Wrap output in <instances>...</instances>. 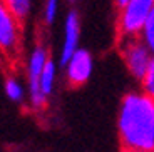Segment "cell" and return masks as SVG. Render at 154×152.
<instances>
[{
  "label": "cell",
  "mask_w": 154,
  "mask_h": 152,
  "mask_svg": "<svg viewBox=\"0 0 154 152\" xmlns=\"http://www.w3.org/2000/svg\"><path fill=\"white\" fill-rule=\"evenodd\" d=\"M67 2H69V4H74V2H75V0H67Z\"/></svg>",
  "instance_id": "cell-15"
},
{
  "label": "cell",
  "mask_w": 154,
  "mask_h": 152,
  "mask_svg": "<svg viewBox=\"0 0 154 152\" xmlns=\"http://www.w3.org/2000/svg\"><path fill=\"white\" fill-rule=\"evenodd\" d=\"M22 49V22L0 0V53L15 60Z\"/></svg>",
  "instance_id": "cell-5"
},
{
  "label": "cell",
  "mask_w": 154,
  "mask_h": 152,
  "mask_svg": "<svg viewBox=\"0 0 154 152\" xmlns=\"http://www.w3.org/2000/svg\"><path fill=\"white\" fill-rule=\"evenodd\" d=\"M60 64L59 60H54L50 59L47 62V65L44 67L42 74H40V79H38V84H40V89L42 92L47 95V97H52L55 94V89H57V82H59V70H60Z\"/></svg>",
  "instance_id": "cell-8"
},
{
  "label": "cell",
  "mask_w": 154,
  "mask_h": 152,
  "mask_svg": "<svg viewBox=\"0 0 154 152\" xmlns=\"http://www.w3.org/2000/svg\"><path fill=\"white\" fill-rule=\"evenodd\" d=\"M60 14V0H44L42 20L45 25H54Z\"/></svg>",
  "instance_id": "cell-11"
},
{
  "label": "cell",
  "mask_w": 154,
  "mask_h": 152,
  "mask_svg": "<svg viewBox=\"0 0 154 152\" xmlns=\"http://www.w3.org/2000/svg\"><path fill=\"white\" fill-rule=\"evenodd\" d=\"M94 72V57L87 49H77L62 65L64 80L70 87H81L87 84Z\"/></svg>",
  "instance_id": "cell-6"
},
{
  "label": "cell",
  "mask_w": 154,
  "mask_h": 152,
  "mask_svg": "<svg viewBox=\"0 0 154 152\" xmlns=\"http://www.w3.org/2000/svg\"><path fill=\"white\" fill-rule=\"evenodd\" d=\"M119 52H121V59L124 62V67L127 68L129 75L134 77L136 80L143 79L144 74L149 70V67L154 62L152 53L147 49L146 44L143 42L141 37L121 38Z\"/></svg>",
  "instance_id": "cell-4"
},
{
  "label": "cell",
  "mask_w": 154,
  "mask_h": 152,
  "mask_svg": "<svg viewBox=\"0 0 154 152\" xmlns=\"http://www.w3.org/2000/svg\"><path fill=\"white\" fill-rule=\"evenodd\" d=\"M139 37L143 38V42L147 45V49L151 50V53H152V57H154V10L149 15V19H147L146 25H144V29Z\"/></svg>",
  "instance_id": "cell-12"
},
{
  "label": "cell",
  "mask_w": 154,
  "mask_h": 152,
  "mask_svg": "<svg viewBox=\"0 0 154 152\" xmlns=\"http://www.w3.org/2000/svg\"><path fill=\"white\" fill-rule=\"evenodd\" d=\"M50 59L52 57H50V50L47 49V45L37 42L29 49L25 60H23V70H25V79H27V102L34 110H42L49 100V97L40 89L38 79Z\"/></svg>",
  "instance_id": "cell-2"
},
{
  "label": "cell",
  "mask_w": 154,
  "mask_h": 152,
  "mask_svg": "<svg viewBox=\"0 0 154 152\" xmlns=\"http://www.w3.org/2000/svg\"><path fill=\"white\" fill-rule=\"evenodd\" d=\"M126 2H127V0H114V4H116V7H117V8L122 7V5L126 4Z\"/></svg>",
  "instance_id": "cell-14"
},
{
  "label": "cell",
  "mask_w": 154,
  "mask_h": 152,
  "mask_svg": "<svg viewBox=\"0 0 154 152\" xmlns=\"http://www.w3.org/2000/svg\"><path fill=\"white\" fill-rule=\"evenodd\" d=\"M139 82H141V90L146 92L149 97L154 99V62H152V65L149 67V70L144 74V77L139 80Z\"/></svg>",
  "instance_id": "cell-13"
},
{
  "label": "cell",
  "mask_w": 154,
  "mask_h": 152,
  "mask_svg": "<svg viewBox=\"0 0 154 152\" xmlns=\"http://www.w3.org/2000/svg\"><path fill=\"white\" fill-rule=\"evenodd\" d=\"M149 152H154V150H149Z\"/></svg>",
  "instance_id": "cell-16"
},
{
  "label": "cell",
  "mask_w": 154,
  "mask_h": 152,
  "mask_svg": "<svg viewBox=\"0 0 154 152\" xmlns=\"http://www.w3.org/2000/svg\"><path fill=\"white\" fill-rule=\"evenodd\" d=\"M7 8L20 20V22H27L29 17L32 15V7H34V0H2Z\"/></svg>",
  "instance_id": "cell-10"
},
{
  "label": "cell",
  "mask_w": 154,
  "mask_h": 152,
  "mask_svg": "<svg viewBox=\"0 0 154 152\" xmlns=\"http://www.w3.org/2000/svg\"><path fill=\"white\" fill-rule=\"evenodd\" d=\"M77 49H81V17L75 10H69L62 22V38L57 59L60 67Z\"/></svg>",
  "instance_id": "cell-7"
},
{
  "label": "cell",
  "mask_w": 154,
  "mask_h": 152,
  "mask_svg": "<svg viewBox=\"0 0 154 152\" xmlns=\"http://www.w3.org/2000/svg\"><path fill=\"white\" fill-rule=\"evenodd\" d=\"M117 134L122 152L154 150V99L131 90L119 102Z\"/></svg>",
  "instance_id": "cell-1"
},
{
  "label": "cell",
  "mask_w": 154,
  "mask_h": 152,
  "mask_svg": "<svg viewBox=\"0 0 154 152\" xmlns=\"http://www.w3.org/2000/svg\"><path fill=\"white\" fill-rule=\"evenodd\" d=\"M154 10V0H127L117 8V34L121 38L139 37L149 15Z\"/></svg>",
  "instance_id": "cell-3"
},
{
  "label": "cell",
  "mask_w": 154,
  "mask_h": 152,
  "mask_svg": "<svg viewBox=\"0 0 154 152\" xmlns=\"http://www.w3.org/2000/svg\"><path fill=\"white\" fill-rule=\"evenodd\" d=\"M4 92L7 95V99L14 104H23L27 100V84H23L22 79L14 75V74L5 77Z\"/></svg>",
  "instance_id": "cell-9"
}]
</instances>
